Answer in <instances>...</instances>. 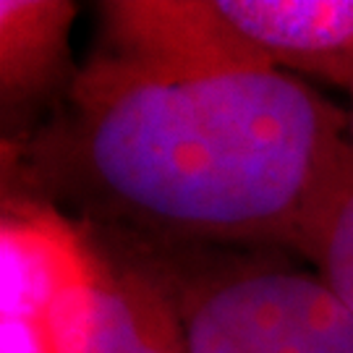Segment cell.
Wrapping results in <instances>:
<instances>
[{"mask_svg": "<svg viewBox=\"0 0 353 353\" xmlns=\"http://www.w3.org/2000/svg\"><path fill=\"white\" fill-rule=\"evenodd\" d=\"M299 256L353 314V160L314 214Z\"/></svg>", "mask_w": 353, "mask_h": 353, "instance_id": "obj_8", "label": "cell"}, {"mask_svg": "<svg viewBox=\"0 0 353 353\" xmlns=\"http://www.w3.org/2000/svg\"><path fill=\"white\" fill-rule=\"evenodd\" d=\"M351 160L348 113L299 76L249 65L152 79L97 52L63 113L3 141L6 191L176 249L299 254Z\"/></svg>", "mask_w": 353, "mask_h": 353, "instance_id": "obj_1", "label": "cell"}, {"mask_svg": "<svg viewBox=\"0 0 353 353\" xmlns=\"http://www.w3.org/2000/svg\"><path fill=\"white\" fill-rule=\"evenodd\" d=\"M84 233L71 214L3 191L0 214V353H58L52 312L74 280Z\"/></svg>", "mask_w": 353, "mask_h": 353, "instance_id": "obj_4", "label": "cell"}, {"mask_svg": "<svg viewBox=\"0 0 353 353\" xmlns=\"http://www.w3.org/2000/svg\"><path fill=\"white\" fill-rule=\"evenodd\" d=\"M217 8L270 68L351 92L353 0H217Z\"/></svg>", "mask_w": 353, "mask_h": 353, "instance_id": "obj_6", "label": "cell"}, {"mask_svg": "<svg viewBox=\"0 0 353 353\" xmlns=\"http://www.w3.org/2000/svg\"><path fill=\"white\" fill-rule=\"evenodd\" d=\"M348 139H351V147H353V87L351 92H348Z\"/></svg>", "mask_w": 353, "mask_h": 353, "instance_id": "obj_9", "label": "cell"}, {"mask_svg": "<svg viewBox=\"0 0 353 353\" xmlns=\"http://www.w3.org/2000/svg\"><path fill=\"white\" fill-rule=\"evenodd\" d=\"M76 3L0 0V115L3 141L29 137L32 121L76 79L71 26Z\"/></svg>", "mask_w": 353, "mask_h": 353, "instance_id": "obj_7", "label": "cell"}, {"mask_svg": "<svg viewBox=\"0 0 353 353\" xmlns=\"http://www.w3.org/2000/svg\"><path fill=\"white\" fill-rule=\"evenodd\" d=\"M76 223L84 254L52 312L58 353H189L181 309L160 275L108 233Z\"/></svg>", "mask_w": 353, "mask_h": 353, "instance_id": "obj_3", "label": "cell"}, {"mask_svg": "<svg viewBox=\"0 0 353 353\" xmlns=\"http://www.w3.org/2000/svg\"><path fill=\"white\" fill-rule=\"evenodd\" d=\"M97 55L131 74L186 79L262 63L217 0H105Z\"/></svg>", "mask_w": 353, "mask_h": 353, "instance_id": "obj_5", "label": "cell"}, {"mask_svg": "<svg viewBox=\"0 0 353 353\" xmlns=\"http://www.w3.org/2000/svg\"><path fill=\"white\" fill-rule=\"evenodd\" d=\"M110 239L170 288L189 353H353V314L312 267L283 262L272 249H176Z\"/></svg>", "mask_w": 353, "mask_h": 353, "instance_id": "obj_2", "label": "cell"}]
</instances>
